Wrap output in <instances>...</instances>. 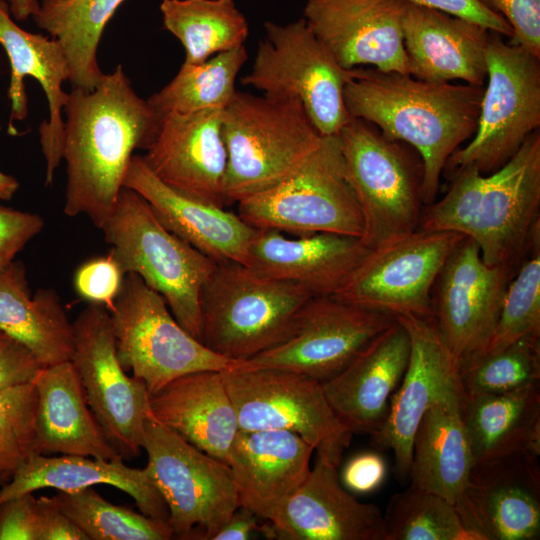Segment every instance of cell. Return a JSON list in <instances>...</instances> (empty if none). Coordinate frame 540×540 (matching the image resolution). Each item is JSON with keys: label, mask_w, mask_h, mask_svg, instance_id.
<instances>
[{"label": "cell", "mask_w": 540, "mask_h": 540, "mask_svg": "<svg viewBox=\"0 0 540 540\" xmlns=\"http://www.w3.org/2000/svg\"><path fill=\"white\" fill-rule=\"evenodd\" d=\"M539 456L519 452L474 463L454 505L477 540L539 539Z\"/></svg>", "instance_id": "obj_19"}, {"label": "cell", "mask_w": 540, "mask_h": 540, "mask_svg": "<svg viewBox=\"0 0 540 540\" xmlns=\"http://www.w3.org/2000/svg\"><path fill=\"white\" fill-rule=\"evenodd\" d=\"M463 397L502 394L540 381V335L520 338L503 349L459 363Z\"/></svg>", "instance_id": "obj_39"}, {"label": "cell", "mask_w": 540, "mask_h": 540, "mask_svg": "<svg viewBox=\"0 0 540 540\" xmlns=\"http://www.w3.org/2000/svg\"><path fill=\"white\" fill-rule=\"evenodd\" d=\"M244 86L276 98H295L322 136H336L350 119L344 86L351 69L342 68L302 17L279 24L267 21Z\"/></svg>", "instance_id": "obj_11"}, {"label": "cell", "mask_w": 540, "mask_h": 540, "mask_svg": "<svg viewBox=\"0 0 540 540\" xmlns=\"http://www.w3.org/2000/svg\"><path fill=\"white\" fill-rule=\"evenodd\" d=\"M0 331L24 345L42 367L71 360L74 326L53 288L31 295L25 267L0 270Z\"/></svg>", "instance_id": "obj_32"}, {"label": "cell", "mask_w": 540, "mask_h": 540, "mask_svg": "<svg viewBox=\"0 0 540 540\" xmlns=\"http://www.w3.org/2000/svg\"><path fill=\"white\" fill-rule=\"evenodd\" d=\"M463 399L440 402L423 416L412 442L411 486L455 504L465 489L474 456L461 415Z\"/></svg>", "instance_id": "obj_33"}, {"label": "cell", "mask_w": 540, "mask_h": 540, "mask_svg": "<svg viewBox=\"0 0 540 540\" xmlns=\"http://www.w3.org/2000/svg\"><path fill=\"white\" fill-rule=\"evenodd\" d=\"M483 91L484 86L357 67L344 86V101L351 117L418 152L425 206L436 200L450 156L475 134Z\"/></svg>", "instance_id": "obj_2"}, {"label": "cell", "mask_w": 540, "mask_h": 540, "mask_svg": "<svg viewBox=\"0 0 540 540\" xmlns=\"http://www.w3.org/2000/svg\"><path fill=\"white\" fill-rule=\"evenodd\" d=\"M19 188L16 178L0 171V199L10 200Z\"/></svg>", "instance_id": "obj_53"}, {"label": "cell", "mask_w": 540, "mask_h": 540, "mask_svg": "<svg viewBox=\"0 0 540 540\" xmlns=\"http://www.w3.org/2000/svg\"><path fill=\"white\" fill-rule=\"evenodd\" d=\"M409 75L429 82L484 86L491 31L452 14L405 2L402 14Z\"/></svg>", "instance_id": "obj_27"}, {"label": "cell", "mask_w": 540, "mask_h": 540, "mask_svg": "<svg viewBox=\"0 0 540 540\" xmlns=\"http://www.w3.org/2000/svg\"><path fill=\"white\" fill-rule=\"evenodd\" d=\"M248 59L245 46L218 53L197 63L183 62L178 73L149 104L158 113H193L224 109L236 93V77Z\"/></svg>", "instance_id": "obj_37"}, {"label": "cell", "mask_w": 540, "mask_h": 540, "mask_svg": "<svg viewBox=\"0 0 540 540\" xmlns=\"http://www.w3.org/2000/svg\"><path fill=\"white\" fill-rule=\"evenodd\" d=\"M461 415L475 462L519 452L540 455L539 384L463 397Z\"/></svg>", "instance_id": "obj_34"}, {"label": "cell", "mask_w": 540, "mask_h": 540, "mask_svg": "<svg viewBox=\"0 0 540 540\" xmlns=\"http://www.w3.org/2000/svg\"><path fill=\"white\" fill-rule=\"evenodd\" d=\"M101 230L122 272L138 275L159 293L178 323L200 341L201 292L217 262L170 232L147 201L126 187Z\"/></svg>", "instance_id": "obj_6"}, {"label": "cell", "mask_w": 540, "mask_h": 540, "mask_svg": "<svg viewBox=\"0 0 540 540\" xmlns=\"http://www.w3.org/2000/svg\"><path fill=\"white\" fill-rule=\"evenodd\" d=\"M227 151L223 182L226 203L267 190L294 173L322 136L302 103L236 91L222 112Z\"/></svg>", "instance_id": "obj_4"}, {"label": "cell", "mask_w": 540, "mask_h": 540, "mask_svg": "<svg viewBox=\"0 0 540 540\" xmlns=\"http://www.w3.org/2000/svg\"><path fill=\"white\" fill-rule=\"evenodd\" d=\"M405 2L437 9L474 22L483 28L510 38L512 28L498 13L480 0H403Z\"/></svg>", "instance_id": "obj_48"}, {"label": "cell", "mask_w": 540, "mask_h": 540, "mask_svg": "<svg viewBox=\"0 0 540 540\" xmlns=\"http://www.w3.org/2000/svg\"><path fill=\"white\" fill-rule=\"evenodd\" d=\"M446 194L422 209L418 229L471 238L489 266L518 269L540 235V133L491 174L474 166L452 173Z\"/></svg>", "instance_id": "obj_3"}, {"label": "cell", "mask_w": 540, "mask_h": 540, "mask_svg": "<svg viewBox=\"0 0 540 540\" xmlns=\"http://www.w3.org/2000/svg\"><path fill=\"white\" fill-rule=\"evenodd\" d=\"M270 540H386L384 514L341 483L337 467L318 457L309 476L258 529Z\"/></svg>", "instance_id": "obj_21"}, {"label": "cell", "mask_w": 540, "mask_h": 540, "mask_svg": "<svg viewBox=\"0 0 540 540\" xmlns=\"http://www.w3.org/2000/svg\"><path fill=\"white\" fill-rule=\"evenodd\" d=\"M123 186L142 196L170 232L201 253L216 262L247 264L255 228L237 213L171 188L140 155L132 156Z\"/></svg>", "instance_id": "obj_26"}, {"label": "cell", "mask_w": 540, "mask_h": 540, "mask_svg": "<svg viewBox=\"0 0 540 540\" xmlns=\"http://www.w3.org/2000/svg\"><path fill=\"white\" fill-rule=\"evenodd\" d=\"M516 271L487 265L476 242L468 237L447 259L432 291L433 319L459 362L484 352Z\"/></svg>", "instance_id": "obj_18"}, {"label": "cell", "mask_w": 540, "mask_h": 540, "mask_svg": "<svg viewBox=\"0 0 540 540\" xmlns=\"http://www.w3.org/2000/svg\"><path fill=\"white\" fill-rule=\"evenodd\" d=\"M123 276L117 262L108 254L81 264L73 283L81 298L89 303L102 304L108 310L120 291Z\"/></svg>", "instance_id": "obj_43"}, {"label": "cell", "mask_w": 540, "mask_h": 540, "mask_svg": "<svg viewBox=\"0 0 540 540\" xmlns=\"http://www.w3.org/2000/svg\"><path fill=\"white\" fill-rule=\"evenodd\" d=\"M311 297L245 264L217 262L201 292L200 341L220 356L245 362L287 341Z\"/></svg>", "instance_id": "obj_5"}, {"label": "cell", "mask_w": 540, "mask_h": 540, "mask_svg": "<svg viewBox=\"0 0 540 540\" xmlns=\"http://www.w3.org/2000/svg\"><path fill=\"white\" fill-rule=\"evenodd\" d=\"M0 130H1V122H0Z\"/></svg>", "instance_id": "obj_55"}, {"label": "cell", "mask_w": 540, "mask_h": 540, "mask_svg": "<svg viewBox=\"0 0 540 540\" xmlns=\"http://www.w3.org/2000/svg\"><path fill=\"white\" fill-rule=\"evenodd\" d=\"M465 238L417 229L371 249L334 297L391 317H432V291L447 259Z\"/></svg>", "instance_id": "obj_15"}, {"label": "cell", "mask_w": 540, "mask_h": 540, "mask_svg": "<svg viewBox=\"0 0 540 540\" xmlns=\"http://www.w3.org/2000/svg\"><path fill=\"white\" fill-rule=\"evenodd\" d=\"M387 475V464L377 452H364L351 458L339 475L342 485L351 493L366 494L378 489Z\"/></svg>", "instance_id": "obj_49"}, {"label": "cell", "mask_w": 540, "mask_h": 540, "mask_svg": "<svg viewBox=\"0 0 540 540\" xmlns=\"http://www.w3.org/2000/svg\"><path fill=\"white\" fill-rule=\"evenodd\" d=\"M4 481H6V479L3 478L2 476H0V483H2V482H4Z\"/></svg>", "instance_id": "obj_54"}, {"label": "cell", "mask_w": 540, "mask_h": 540, "mask_svg": "<svg viewBox=\"0 0 540 540\" xmlns=\"http://www.w3.org/2000/svg\"><path fill=\"white\" fill-rule=\"evenodd\" d=\"M314 451L295 432L239 430L227 464L240 506L271 520L309 476Z\"/></svg>", "instance_id": "obj_28"}, {"label": "cell", "mask_w": 540, "mask_h": 540, "mask_svg": "<svg viewBox=\"0 0 540 540\" xmlns=\"http://www.w3.org/2000/svg\"><path fill=\"white\" fill-rule=\"evenodd\" d=\"M41 368L24 345L0 331V391L33 382Z\"/></svg>", "instance_id": "obj_47"}, {"label": "cell", "mask_w": 540, "mask_h": 540, "mask_svg": "<svg viewBox=\"0 0 540 540\" xmlns=\"http://www.w3.org/2000/svg\"><path fill=\"white\" fill-rule=\"evenodd\" d=\"M143 449L174 537L211 540L240 507L229 465L152 417L145 423Z\"/></svg>", "instance_id": "obj_10"}, {"label": "cell", "mask_w": 540, "mask_h": 540, "mask_svg": "<svg viewBox=\"0 0 540 540\" xmlns=\"http://www.w3.org/2000/svg\"><path fill=\"white\" fill-rule=\"evenodd\" d=\"M511 26L509 43L540 58V0H480Z\"/></svg>", "instance_id": "obj_44"}, {"label": "cell", "mask_w": 540, "mask_h": 540, "mask_svg": "<svg viewBox=\"0 0 540 540\" xmlns=\"http://www.w3.org/2000/svg\"><path fill=\"white\" fill-rule=\"evenodd\" d=\"M406 329L410 354L405 373L395 391L388 416L371 436L372 444L391 451L396 475L409 478L412 442L419 422L434 405L463 399L459 360L445 345L432 317H394Z\"/></svg>", "instance_id": "obj_17"}, {"label": "cell", "mask_w": 540, "mask_h": 540, "mask_svg": "<svg viewBox=\"0 0 540 540\" xmlns=\"http://www.w3.org/2000/svg\"><path fill=\"white\" fill-rule=\"evenodd\" d=\"M491 32L487 86L477 129L448 159L452 173L466 166L491 174L505 165L540 127V58Z\"/></svg>", "instance_id": "obj_12"}, {"label": "cell", "mask_w": 540, "mask_h": 540, "mask_svg": "<svg viewBox=\"0 0 540 540\" xmlns=\"http://www.w3.org/2000/svg\"><path fill=\"white\" fill-rule=\"evenodd\" d=\"M222 109L159 115L154 137L141 155L149 169L171 188L224 207L227 151Z\"/></svg>", "instance_id": "obj_22"}, {"label": "cell", "mask_w": 540, "mask_h": 540, "mask_svg": "<svg viewBox=\"0 0 540 540\" xmlns=\"http://www.w3.org/2000/svg\"><path fill=\"white\" fill-rule=\"evenodd\" d=\"M160 11L188 64L243 46L249 35L248 21L234 0H163Z\"/></svg>", "instance_id": "obj_36"}, {"label": "cell", "mask_w": 540, "mask_h": 540, "mask_svg": "<svg viewBox=\"0 0 540 540\" xmlns=\"http://www.w3.org/2000/svg\"><path fill=\"white\" fill-rule=\"evenodd\" d=\"M257 516L250 510L239 507L211 540H245L259 529Z\"/></svg>", "instance_id": "obj_51"}, {"label": "cell", "mask_w": 540, "mask_h": 540, "mask_svg": "<svg viewBox=\"0 0 540 540\" xmlns=\"http://www.w3.org/2000/svg\"><path fill=\"white\" fill-rule=\"evenodd\" d=\"M237 205V214L255 229L359 238L364 234L362 212L337 135L324 136L304 163L282 182Z\"/></svg>", "instance_id": "obj_8"}, {"label": "cell", "mask_w": 540, "mask_h": 540, "mask_svg": "<svg viewBox=\"0 0 540 540\" xmlns=\"http://www.w3.org/2000/svg\"><path fill=\"white\" fill-rule=\"evenodd\" d=\"M409 354V335L394 318L340 373L322 383L331 408L352 434L372 436L383 426Z\"/></svg>", "instance_id": "obj_23"}, {"label": "cell", "mask_w": 540, "mask_h": 540, "mask_svg": "<svg viewBox=\"0 0 540 540\" xmlns=\"http://www.w3.org/2000/svg\"><path fill=\"white\" fill-rule=\"evenodd\" d=\"M403 0H307L303 18L344 69L408 73Z\"/></svg>", "instance_id": "obj_20"}, {"label": "cell", "mask_w": 540, "mask_h": 540, "mask_svg": "<svg viewBox=\"0 0 540 540\" xmlns=\"http://www.w3.org/2000/svg\"><path fill=\"white\" fill-rule=\"evenodd\" d=\"M62 511L89 540H169L167 522L155 520L105 500L93 487L59 491L54 496Z\"/></svg>", "instance_id": "obj_38"}, {"label": "cell", "mask_w": 540, "mask_h": 540, "mask_svg": "<svg viewBox=\"0 0 540 540\" xmlns=\"http://www.w3.org/2000/svg\"><path fill=\"white\" fill-rule=\"evenodd\" d=\"M125 0H42L35 24L62 46L72 88L93 90L104 76L97 61L103 31Z\"/></svg>", "instance_id": "obj_35"}, {"label": "cell", "mask_w": 540, "mask_h": 540, "mask_svg": "<svg viewBox=\"0 0 540 540\" xmlns=\"http://www.w3.org/2000/svg\"><path fill=\"white\" fill-rule=\"evenodd\" d=\"M239 430H287L311 444L318 457L336 467L353 434L331 408L322 383L273 368L223 370Z\"/></svg>", "instance_id": "obj_13"}, {"label": "cell", "mask_w": 540, "mask_h": 540, "mask_svg": "<svg viewBox=\"0 0 540 540\" xmlns=\"http://www.w3.org/2000/svg\"><path fill=\"white\" fill-rule=\"evenodd\" d=\"M73 326L71 361L88 405L113 447L123 457L136 456L143 449L145 423L152 417L147 387L121 365L104 305L89 303Z\"/></svg>", "instance_id": "obj_14"}, {"label": "cell", "mask_w": 540, "mask_h": 540, "mask_svg": "<svg viewBox=\"0 0 540 540\" xmlns=\"http://www.w3.org/2000/svg\"><path fill=\"white\" fill-rule=\"evenodd\" d=\"M64 213L101 229L113 212L135 149L155 135L158 113L118 65L90 91L72 88L63 109Z\"/></svg>", "instance_id": "obj_1"}, {"label": "cell", "mask_w": 540, "mask_h": 540, "mask_svg": "<svg viewBox=\"0 0 540 540\" xmlns=\"http://www.w3.org/2000/svg\"><path fill=\"white\" fill-rule=\"evenodd\" d=\"M33 383L37 392V442L40 453L101 459L121 455L94 417L71 360L42 367Z\"/></svg>", "instance_id": "obj_30"}, {"label": "cell", "mask_w": 540, "mask_h": 540, "mask_svg": "<svg viewBox=\"0 0 540 540\" xmlns=\"http://www.w3.org/2000/svg\"><path fill=\"white\" fill-rule=\"evenodd\" d=\"M394 318L334 296H312L301 308L296 329L284 343L244 362L323 383L340 373Z\"/></svg>", "instance_id": "obj_16"}, {"label": "cell", "mask_w": 540, "mask_h": 540, "mask_svg": "<svg viewBox=\"0 0 540 540\" xmlns=\"http://www.w3.org/2000/svg\"><path fill=\"white\" fill-rule=\"evenodd\" d=\"M530 335H540V236L533 240L507 286L494 332L483 353L499 351Z\"/></svg>", "instance_id": "obj_41"}, {"label": "cell", "mask_w": 540, "mask_h": 540, "mask_svg": "<svg viewBox=\"0 0 540 540\" xmlns=\"http://www.w3.org/2000/svg\"><path fill=\"white\" fill-rule=\"evenodd\" d=\"M370 250L354 236L321 232L290 238L278 230L255 229L246 265L312 296H333Z\"/></svg>", "instance_id": "obj_24"}, {"label": "cell", "mask_w": 540, "mask_h": 540, "mask_svg": "<svg viewBox=\"0 0 540 540\" xmlns=\"http://www.w3.org/2000/svg\"><path fill=\"white\" fill-rule=\"evenodd\" d=\"M383 514L386 540H477L454 504L411 485L391 496Z\"/></svg>", "instance_id": "obj_40"}, {"label": "cell", "mask_w": 540, "mask_h": 540, "mask_svg": "<svg viewBox=\"0 0 540 540\" xmlns=\"http://www.w3.org/2000/svg\"><path fill=\"white\" fill-rule=\"evenodd\" d=\"M10 14L8 4L0 0V45L6 51L11 66L9 132H15V120L20 121L27 116L24 78L32 77L39 82L48 101L49 119L40 127V143L46 162L45 184L52 185L55 171L62 161V111L69 95L63 90V83L70 77L69 64L56 39L23 30Z\"/></svg>", "instance_id": "obj_25"}, {"label": "cell", "mask_w": 540, "mask_h": 540, "mask_svg": "<svg viewBox=\"0 0 540 540\" xmlns=\"http://www.w3.org/2000/svg\"><path fill=\"white\" fill-rule=\"evenodd\" d=\"M36 416L37 392L33 382L0 391V476L6 480L31 457L41 454Z\"/></svg>", "instance_id": "obj_42"}, {"label": "cell", "mask_w": 540, "mask_h": 540, "mask_svg": "<svg viewBox=\"0 0 540 540\" xmlns=\"http://www.w3.org/2000/svg\"><path fill=\"white\" fill-rule=\"evenodd\" d=\"M108 311L118 359L145 383L150 396L182 375L244 364L214 353L192 336L164 298L134 273L124 274Z\"/></svg>", "instance_id": "obj_9"}, {"label": "cell", "mask_w": 540, "mask_h": 540, "mask_svg": "<svg viewBox=\"0 0 540 540\" xmlns=\"http://www.w3.org/2000/svg\"><path fill=\"white\" fill-rule=\"evenodd\" d=\"M222 371H196L170 381L150 396V409L156 421L227 463L239 426Z\"/></svg>", "instance_id": "obj_29"}, {"label": "cell", "mask_w": 540, "mask_h": 540, "mask_svg": "<svg viewBox=\"0 0 540 540\" xmlns=\"http://www.w3.org/2000/svg\"><path fill=\"white\" fill-rule=\"evenodd\" d=\"M10 3V13L18 20H25L31 16L33 11L38 7L37 0H7Z\"/></svg>", "instance_id": "obj_52"}, {"label": "cell", "mask_w": 540, "mask_h": 540, "mask_svg": "<svg viewBox=\"0 0 540 540\" xmlns=\"http://www.w3.org/2000/svg\"><path fill=\"white\" fill-rule=\"evenodd\" d=\"M347 176L359 203L370 249L418 229L423 209L422 162L405 143L351 117L337 135Z\"/></svg>", "instance_id": "obj_7"}, {"label": "cell", "mask_w": 540, "mask_h": 540, "mask_svg": "<svg viewBox=\"0 0 540 540\" xmlns=\"http://www.w3.org/2000/svg\"><path fill=\"white\" fill-rule=\"evenodd\" d=\"M38 540H89L86 534L62 511L54 496L37 499Z\"/></svg>", "instance_id": "obj_50"}, {"label": "cell", "mask_w": 540, "mask_h": 540, "mask_svg": "<svg viewBox=\"0 0 540 540\" xmlns=\"http://www.w3.org/2000/svg\"><path fill=\"white\" fill-rule=\"evenodd\" d=\"M36 213L9 208L0 204V270L10 265L24 246L44 227Z\"/></svg>", "instance_id": "obj_45"}, {"label": "cell", "mask_w": 540, "mask_h": 540, "mask_svg": "<svg viewBox=\"0 0 540 540\" xmlns=\"http://www.w3.org/2000/svg\"><path fill=\"white\" fill-rule=\"evenodd\" d=\"M123 458L122 455L113 459L35 455L18 468L0 489V505L11 498L45 488L71 492L106 484L133 498L144 515L167 522V506L147 469L131 468L124 464Z\"/></svg>", "instance_id": "obj_31"}, {"label": "cell", "mask_w": 540, "mask_h": 540, "mask_svg": "<svg viewBox=\"0 0 540 540\" xmlns=\"http://www.w3.org/2000/svg\"><path fill=\"white\" fill-rule=\"evenodd\" d=\"M37 499L32 493L11 498L0 505V540H38Z\"/></svg>", "instance_id": "obj_46"}]
</instances>
